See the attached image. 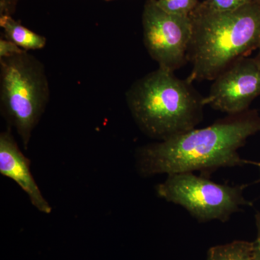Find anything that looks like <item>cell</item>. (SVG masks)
I'll return each mask as SVG.
<instances>
[{
    "instance_id": "1",
    "label": "cell",
    "mask_w": 260,
    "mask_h": 260,
    "mask_svg": "<svg viewBox=\"0 0 260 260\" xmlns=\"http://www.w3.org/2000/svg\"><path fill=\"white\" fill-rule=\"evenodd\" d=\"M259 131L255 110L228 115L207 127L140 147L135 155L137 170L143 177L194 172L209 177L220 168L256 166L258 162L241 158L238 150Z\"/></svg>"
},
{
    "instance_id": "2",
    "label": "cell",
    "mask_w": 260,
    "mask_h": 260,
    "mask_svg": "<svg viewBox=\"0 0 260 260\" xmlns=\"http://www.w3.org/2000/svg\"><path fill=\"white\" fill-rule=\"evenodd\" d=\"M191 39L187 80H213L236 61L260 47V3L254 0L240 9L213 11L200 3L189 15Z\"/></svg>"
},
{
    "instance_id": "3",
    "label": "cell",
    "mask_w": 260,
    "mask_h": 260,
    "mask_svg": "<svg viewBox=\"0 0 260 260\" xmlns=\"http://www.w3.org/2000/svg\"><path fill=\"white\" fill-rule=\"evenodd\" d=\"M191 84L160 68L134 82L126 102L140 129L162 141L194 129L203 121L205 105Z\"/></svg>"
},
{
    "instance_id": "4",
    "label": "cell",
    "mask_w": 260,
    "mask_h": 260,
    "mask_svg": "<svg viewBox=\"0 0 260 260\" xmlns=\"http://www.w3.org/2000/svg\"><path fill=\"white\" fill-rule=\"evenodd\" d=\"M50 97V88L42 61L28 51L0 59L1 112L15 128L25 150Z\"/></svg>"
},
{
    "instance_id": "5",
    "label": "cell",
    "mask_w": 260,
    "mask_h": 260,
    "mask_svg": "<svg viewBox=\"0 0 260 260\" xmlns=\"http://www.w3.org/2000/svg\"><path fill=\"white\" fill-rule=\"evenodd\" d=\"M246 186L218 184L194 172L175 173L168 174L155 191L158 198L180 205L200 223L226 222L242 207L252 205L244 197Z\"/></svg>"
},
{
    "instance_id": "6",
    "label": "cell",
    "mask_w": 260,
    "mask_h": 260,
    "mask_svg": "<svg viewBox=\"0 0 260 260\" xmlns=\"http://www.w3.org/2000/svg\"><path fill=\"white\" fill-rule=\"evenodd\" d=\"M142 25L145 47L158 68L174 73L185 64L191 39L189 16L169 14L156 0H147Z\"/></svg>"
},
{
    "instance_id": "7",
    "label": "cell",
    "mask_w": 260,
    "mask_h": 260,
    "mask_svg": "<svg viewBox=\"0 0 260 260\" xmlns=\"http://www.w3.org/2000/svg\"><path fill=\"white\" fill-rule=\"evenodd\" d=\"M260 95V64L255 58L243 57L231 64L213 80L203 102L228 115L249 110Z\"/></svg>"
},
{
    "instance_id": "8",
    "label": "cell",
    "mask_w": 260,
    "mask_h": 260,
    "mask_svg": "<svg viewBox=\"0 0 260 260\" xmlns=\"http://www.w3.org/2000/svg\"><path fill=\"white\" fill-rule=\"evenodd\" d=\"M30 160L19 148L11 128L0 134V174L16 182L31 204L43 213H51V205L44 198L30 169Z\"/></svg>"
},
{
    "instance_id": "9",
    "label": "cell",
    "mask_w": 260,
    "mask_h": 260,
    "mask_svg": "<svg viewBox=\"0 0 260 260\" xmlns=\"http://www.w3.org/2000/svg\"><path fill=\"white\" fill-rule=\"evenodd\" d=\"M0 25L4 30L5 39L14 43L24 50L43 49L47 44L45 37L29 30L10 15L0 16Z\"/></svg>"
},
{
    "instance_id": "10",
    "label": "cell",
    "mask_w": 260,
    "mask_h": 260,
    "mask_svg": "<svg viewBox=\"0 0 260 260\" xmlns=\"http://www.w3.org/2000/svg\"><path fill=\"white\" fill-rule=\"evenodd\" d=\"M206 260H254L253 242L237 240L214 246L207 252Z\"/></svg>"
},
{
    "instance_id": "11",
    "label": "cell",
    "mask_w": 260,
    "mask_h": 260,
    "mask_svg": "<svg viewBox=\"0 0 260 260\" xmlns=\"http://www.w3.org/2000/svg\"><path fill=\"white\" fill-rule=\"evenodd\" d=\"M156 3L169 14L189 16L200 3L198 0H156Z\"/></svg>"
},
{
    "instance_id": "12",
    "label": "cell",
    "mask_w": 260,
    "mask_h": 260,
    "mask_svg": "<svg viewBox=\"0 0 260 260\" xmlns=\"http://www.w3.org/2000/svg\"><path fill=\"white\" fill-rule=\"evenodd\" d=\"M254 0H205L202 3L208 9L216 12H231L240 9Z\"/></svg>"
},
{
    "instance_id": "13",
    "label": "cell",
    "mask_w": 260,
    "mask_h": 260,
    "mask_svg": "<svg viewBox=\"0 0 260 260\" xmlns=\"http://www.w3.org/2000/svg\"><path fill=\"white\" fill-rule=\"evenodd\" d=\"M24 49L6 39H0V59L11 57L23 53Z\"/></svg>"
},
{
    "instance_id": "14",
    "label": "cell",
    "mask_w": 260,
    "mask_h": 260,
    "mask_svg": "<svg viewBox=\"0 0 260 260\" xmlns=\"http://www.w3.org/2000/svg\"><path fill=\"white\" fill-rule=\"evenodd\" d=\"M255 221L257 234L256 240L253 242V257L254 260H260V212L256 214Z\"/></svg>"
},
{
    "instance_id": "15",
    "label": "cell",
    "mask_w": 260,
    "mask_h": 260,
    "mask_svg": "<svg viewBox=\"0 0 260 260\" xmlns=\"http://www.w3.org/2000/svg\"><path fill=\"white\" fill-rule=\"evenodd\" d=\"M12 0H0V13L2 15H10V8Z\"/></svg>"
},
{
    "instance_id": "16",
    "label": "cell",
    "mask_w": 260,
    "mask_h": 260,
    "mask_svg": "<svg viewBox=\"0 0 260 260\" xmlns=\"http://www.w3.org/2000/svg\"><path fill=\"white\" fill-rule=\"evenodd\" d=\"M259 52H258L257 55L256 56V60L258 61V63L260 64V47H259Z\"/></svg>"
},
{
    "instance_id": "17",
    "label": "cell",
    "mask_w": 260,
    "mask_h": 260,
    "mask_svg": "<svg viewBox=\"0 0 260 260\" xmlns=\"http://www.w3.org/2000/svg\"><path fill=\"white\" fill-rule=\"evenodd\" d=\"M256 167H258V169H259V181H260V162H257V165H256Z\"/></svg>"
},
{
    "instance_id": "18",
    "label": "cell",
    "mask_w": 260,
    "mask_h": 260,
    "mask_svg": "<svg viewBox=\"0 0 260 260\" xmlns=\"http://www.w3.org/2000/svg\"><path fill=\"white\" fill-rule=\"evenodd\" d=\"M256 1L259 2V3H260V0H256Z\"/></svg>"
},
{
    "instance_id": "19",
    "label": "cell",
    "mask_w": 260,
    "mask_h": 260,
    "mask_svg": "<svg viewBox=\"0 0 260 260\" xmlns=\"http://www.w3.org/2000/svg\"><path fill=\"white\" fill-rule=\"evenodd\" d=\"M107 1H112V0H107Z\"/></svg>"
}]
</instances>
